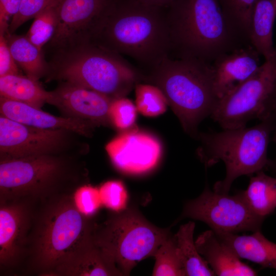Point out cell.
Returning a JSON list of instances; mask_svg holds the SVG:
<instances>
[{
    "label": "cell",
    "mask_w": 276,
    "mask_h": 276,
    "mask_svg": "<svg viewBox=\"0 0 276 276\" xmlns=\"http://www.w3.org/2000/svg\"><path fill=\"white\" fill-rule=\"evenodd\" d=\"M19 74V67L11 53L6 37L0 35V77Z\"/></svg>",
    "instance_id": "obj_34"
},
{
    "label": "cell",
    "mask_w": 276,
    "mask_h": 276,
    "mask_svg": "<svg viewBox=\"0 0 276 276\" xmlns=\"http://www.w3.org/2000/svg\"><path fill=\"white\" fill-rule=\"evenodd\" d=\"M60 2L37 15L26 35L40 49H42L53 37L58 22V6Z\"/></svg>",
    "instance_id": "obj_29"
},
{
    "label": "cell",
    "mask_w": 276,
    "mask_h": 276,
    "mask_svg": "<svg viewBox=\"0 0 276 276\" xmlns=\"http://www.w3.org/2000/svg\"><path fill=\"white\" fill-rule=\"evenodd\" d=\"M275 17L276 0H257L250 19V40L265 60L275 51L272 37Z\"/></svg>",
    "instance_id": "obj_21"
},
{
    "label": "cell",
    "mask_w": 276,
    "mask_h": 276,
    "mask_svg": "<svg viewBox=\"0 0 276 276\" xmlns=\"http://www.w3.org/2000/svg\"><path fill=\"white\" fill-rule=\"evenodd\" d=\"M29 213L22 204L1 205L0 209V262L8 266L19 256L27 232Z\"/></svg>",
    "instance_id": "obj_19"
},
{
    "label": "cell",
    "mask_w": 276,
    "mask_h": 276,
    "mask_svg": "<svg viewBox=\"0 0 276 276\" xmlns=\"http://www.w3.org/2000/svg\"><path fill=\"white\" fill-rule=\"evenodd\" d=\"M109 0H61L55 32L47 47L52 52L87 42L94 21Z\"/></svg>",
    "instance_id": "obj_13"
},
{
    "label": "cell",
    "mask_w": 276,
    "mask_h": 276,
    "mask_svg": "<svg viewBox=\"0 0 276 276\" xmlns=\"http://www.w3.org/2000/svg\"><path fill=\"white\" fill-rule=\"evenodd\" d=\"M1 115L17 122L42 129H62L87 135L90 125L86 120L76 118H62L52 115L28 104L0 98Z\"/></svg>",
    "instance_id": "obj_18"
},
{
    "label": "cell",
    "mask_w": 276,
    "mask_h": 276,
    "mask_svg": "<svg viewBox=\"0 0 276 276\" xmlns=\"http://www.w3.org/2000/svg\"><path fill=\"white\" fill-rule=\"evenodd\" d=\"M185 218L203 222L215 232L231 233L260 231L264 221L250 210L240 191L229 195L208 186L185 204L179 219Z\"/></svg>",
    "instance_id": "obj_9"
},
{
    "label": "cell",
    "mask_w": 276,
    "mask_h": 276,
    "mask_svg": "<svg viewBox=\"0 0 276 276\" xmlns=\"http://www.w3.org/2000/svg\"><path fill=\"white\" fill-rule=\"evenodd\" d=\"M140 2L152 6L167 8L173 0H138Z\"/></svg>",
    "instance_id": "obj_37"
},
{
    "label": "cell",
    "mask_w": 276,
    "mask_h": 276,
    "mask_svg": "<svg viewBox=\"0 0 276 276\" xmlns=\"http://www.w3.org/2000/svg\"><path fill=\"white\" fill-rule=\"evenodd\" d=\"M165 9L138 0H109L91 27L87 42L150 70L170 56Z\"/></svg>",
    "instance_id": "obj_1"
},
{
    "label": "cell",
    "mask_w": 276,
    "mask_h": 276,
    "mask_svg": "<svg viewBox=\"0 0 276 276\" xmlns=\"http://www.w3.org/2000/svg\"><path fill=\"white\" fill-rule=\"evenodd\" d=\"M272 120L271 140L276 146V113L271 117ZM268 169L271 170L276 176V155L273 159H270Z\"/></svg>",
    "instance_id": "obj_36"
},
{
    "label": "cell",
    "mask_w": 276,
    "mask_h": 276,
    "mask_svg": "<svg viewBox=\"0 0 276 276\" xmlns=\"http://www.w3.org/2000/svg\"><path fill=\"white\" fill-rule=\"evenodd\" d=\"M61 0H21L19 10L9 24V33L12 34L21 25L52 5Z\"/></svg>",
    "instance_id": "obj_32"
},
{
    "label": "cell",
    "mask_w": 276,
    "mask_h": 276,
    "mask_svg": "<svg viewBox=\"0 0 276 276\" xmlns=\"http://www.w3.org/2000/svg\"><path fill=\"white\" fill-rule=\"evenodd\" d=\"M240 192L250 210L263 220L276 209V176L258 172L251 175L247 189Z\"/></svg>",
    "instance_id": "obj_23"
},
{
    "label": "cell",
    "mask_w": 276,
    "mask_h": 276,
    "mask_svg": "<svg viewBox=\"0 0 276 276\" xmlns=\"http://www.w3.org/2000/svg\"><path fill=\"white\" fill-rule=\"evenodd\" d=\"M217 1L228 22L242 37L250 43V19L257 0Z\"/></svg>",
    "instance_id": "obj_26"
},
{
    "label": "cell",
    "mask_w": 276,
    "mask_h": 276,
    "mask_svg": "<svg viewBox=\"0 0 276 276\" xmlns=\"http://www.w3.org/2000/svg\"><path fill=\"white\" fill-rule=\"evenodd\" d=\"M5 36L14 60L26 76L38 81L48 74L49 65L42 49L34 45L26 36L9 32Z\"/></svg>",
    "instance_id": "obj_24"
},
{
    "label": "cell",
    "mask_w": 276,
    "mask_h": 276,
    "mask_svg": "<svg viewBox=\"0 0 276 276\" xmlns=\"http://www.w3.org/2000/svg\"><path fill=\"white\" fill-rule=\"evenodd\" d=\"M196 248L219 276H252L257 272L241 261L233 249L212 229L199 235L195 241Z\"/></svg>",
    "instance_id": "obj_17"
},
{
    "label": "cell",
    "mask_w": 276,
    "mask_h": 276,
    "mask_svg": "<svg viewBox=\"0 0 276 276\" xmlns=\"http://www.w3.org/2000/svg\"><path fill=\"white\" fill-rule=\"evenodd\" d=\"M102 204L116 212L126 208L128 195L123 183L119 180H109L100 188Z\"/></svg>",
    "instance_id": "obj_31"
},
{
    "label": "cell",
    "mask_w": 276,
    "mask_h": 276,
    "mask_svg": "<svg viewBox=\"0 0 276 276\" xmlns=\"http://www.w3.org/2000/svg\"><path fill=\"white\" fill-rule=\"evenodd\" d=\"M56 105L76 118L92 122H105L113 99L96 91L63 82L52 91Z\"/></svg>",
    "instance_id": "obj_16"
},
{
    "label": "cell",
    "mask_w": 276,
    "mask_h": 276,
    "mask_svg": "<svg viewBox=\"0 0 276 276\" xmlns=\"http://www.w3.org/2000/svg\"><path fill=\"white\" fill-rule=\"evenodd\" d=\"M21 0H0V35L9 32L10 19L18 12Z\"/></svg>",
    "instance_id": "obj_35"
},
{
    "label": "cell",
    "mask_w": 276,
    "mask_h": 276,
    "mask_svg": "<svg viewBox=\"0 0 276 276\" xmlns=\"http://www.w3.org/2000/svg\"><path fill=\"white\" fill-rule=\"evenodd\" d=\"M47 75L105 95L125 97L142 75L123 56L89 42L52 52Z\"/></svg>",
    "instance_id": "obj_4"
},
{
    "label": "cell",
    "mask_w": 276,
    "mask_h": 276,
    "mask_svg": "<svg viewBox=\"0 0 276 276\" xmlns=\"http://www.w3.org/2000/svg\"><path fill=\"white\" fill-rule=\"evenodd\" d=\"M61 170V162L51 154L1 158V198L12 199L39 194L53 183Z\"/></svg>",
    "instance_id": "obj_10"
},
{
    "label": "cell",
    "mask_w": 276,
    "mask_h": 276,
    "mask_svg": "<svg viewBox=\"0 0 276 276\" xmlns=\"http://www.w3.org/2000/svg\"><path fill=\"white\" fill-rule=\"evenodd\" d=\"M135 94L137 110L144 116L153 117L159 116L166 111L169 106L163 92L153 84H136Z\"/></svg>",
    "instance_id": "obj_27"
},
{
    "label": "cell",
    "mask_w": 276,
    "mask_h": 276,
    "mask_svg": "<svg viewBox=\"0 0 276 276\" xmlns=\"http://www.w3.org/2000/svg\"><path fill=\"white\" fill-rule=\"evenodd\" d=\"M270 118L250 127L223 129L220 132H199L197 155L205 167L220 161L226 168L224 178L215 183L214 191L228 194L234 180L268 169V147L271 138Z\"/></svg>",
    "instance_id": "obj_5"
},
{
    "label": "cell",
    "mask_w": 276,
    "mask_h": 276,
    "mask_svg": "<svg viewBox=\"0 0 276 276\" xmlns=\"http://www.w3.org/2000/svg\"><path fill=\"white\" fill-rule=\"evenodd\" d=\"M195 223L189 221L181 225L174 238L185 276H214V271L198 252L193 235Z\"/></svg>",
    "instance_id": "obj_25"
},
{
    "label": "cell",
    "mask_w": 276,
    "mask_h": 276,
    "mask_svg": "<svg viewBox=\"0 0 276 276\" xmlns=\"http://www.w3.org/2000/svg\"><path fill=\"white\" fill-rule=\"evenodd\" d=\"M215 233L233 249L240 259L276 270V243L268 240L261 231L254 232L249 235Z\"/></svg>",
    "instance_id": "obj_20"
},
{
    "label": "cell",
    "mask_w": 276,
    "mask_h": 276,
    "mask_svg": "<svg viewBox=\"0 0 276 276\" xmlns=\"http://www.w3.org/2000/svg\"><path fill=\"white\" fill-rule=\"evenodd\" d=\"M142 77L162 90L183 130L197 139L199 124L210 117L219 100L212 64L168 57Z\"/></svg>",
    "instance_id": "obj_3"
},
{
    "label": "cell",
    "mask_w": 276,
    "mask_h": 276,
    "mask_svg": "<svg viewBox=\"0 0 276 276\" xmlns=\"http://www.w3.org/2000/svg\"><path fill=\"white\" fill-rule=\"evenodd\" d=\"M74 204L85 216L93 214L102 204L99 190L89 186L81 187L75 194Z\"/></svg>",
    "instance_id": "obj_33"
},
{
    "label": "cell",
    "mask_w": 276,
    "mask_h": 276,
    "mask_svg": "<svg viewBox=\"0 0 276 276\" xmlns=\"http://www.w3.org/2000/svg\"><path fill=\"white\" fill-rule=\"evenodd\" d=\"M105 150L114 166L131 174L147 172L157 164L162 147L153 135L140 131L135 127L111 140Z\"/></svg>",
    "instance_id": "obj_12"
},
{
    "label": "cell",
    "mask_w": 276,
    "mask_h": 276,
    "mask_svg": "<svg viewBox=\"0 0 276 276\" xmlns=\"http://www.w3.org/2000/svg\"><path fill=\"white\" fill-rule=\"evenodd\" d=\"M167 8L171 58L212 63L223 54L251 44L228 22L217 0H173Z\"/></svg>",
    "instance_id": "obj_2"
},
{
    "label": "cell",
    "mask_w": 276,
    "mask_h": 276,
    "mask_svg": "<svg viewBox=\"0 0 276 276\" xmlns=\"http://www.w3.org/2000/svg\"><path fill=\"white\" fill-rule=\"evenodd\" d=\"M1 97L40 108L46 103L53 104L52 91H48L37 80L27 76L10 75L0 77Z\"/></svg>",
    "instance_id": "obj_22"
},
{
    "label": "cell",
    "mask_w": 276,
    "mask_h": 276,
    "mask_svg": "<svg viewBox=\"0 0 276 276\" xmlns=\"http://www.w3.org/2000/svg\"><path fill=\"white\" fill-rule=\"evenodd\" d=\"M69 131L34 127L1 116V158L51 154L62 146Z\"/></svg>",
    "instance_id": "obj_11"
},
{
    "label": "cell",
    "mask_w": 276,
    "mask_h": 276,
    "mask_svg": "<svg viewBox=\"0 0 276 276\" xmlns=\"http://www.w3.org/2000/svg\"><path fill=\"white\" fill-rule=\"evenodd\" d=\"M148 221L136 209L118 212L98 228L93 229L96 242L110 256L123 275H129L138 262L153 257L170 235Z\"/></svg>",
    "instance_id": "obj_6"
},
{
    "label": "cell",
    "mask_w": 276,
    "mask_h": 276,
    "mask_svg": "<svg viewBox=\"0 0 276 276\" xmlns=\"http://www.w3.org/2000/svg\"><path fill=\"white\" fill-rule=\"evenodd\" d=\"M276 113V48L258 71L233 91L219 99L210 117L223 129L246 126L254 119Z\"/></svg>",
    "instance_id": "obj_7"
},
{
    "label": "cell",
    "mask_w": 276,
    "mask_h": 276,
    "mask_svg": "<svg viewBox=\"0 0 276 276\" xmlns=\"http://www.w3.org/2000/svg\"><path fill=\"white\" fill-rule=\"evenodd\" d=\"M86 216L70 200L52 206L42 219L37 236L35 261L45 271H52L93 229Z\"/></svg>",
    "instance_id": "obj_8"
},
{
    "label": "cell",
    "mask_w": 276,
    "mask_h": 276,
    "mask_svg": "<svg viewBox=\"0 0 276 276\" xmlns=\"http://www.w3.org/2000/svg\"><path fill=\"white\" fill-rule=\"evenodd\" d=\"M260 54L249 44L223 54L211 64L215 93L220 99L252 77L259 69Z\"/></svg>",
    "instance_id": "obj_15"
},
{
    "label": "cell",
    "mask_w": 276,
    "mask_h": 276,
    "mask_svg": "<svg viewBox=\"0 0 276 276\" xmlns=\"http://www.w3.org/2000/svg\"><path fill=\"white\" fill-rule=\"evenodd\" d=\"M153 257L155 262L152 275L154 276H185L178 256L174 236L171 234L159 246Z\"/></svg>",
    "instance_id": "obj_28"
},
{
    "label": "cell",
    "mask_w": 276,
    "mask_h": 276,
    "mask_svg": "<svg viewBox=\"0 0 276 276\" xmlns=\"http://www.w3.org/2000/svg\"><path fill=\"white\" fill-rule=\"evenodd\" d=\"M137 109L129 99L125 97L112 100L109 109V118L118 129L126 131L133 127Z\"/></svg>",
    "instance_id": "obj_30"
},
{
    "label": "cell",
    "mask_w": 276,
    "mask_h": 276,
    "mask_svg": "<svg viewBox=\"0 0 276 276\" xmlns=\"http://www.w3.org/2000/svg\"><path fill=\"white\" fill-rule=\"evenodd\" d=\"M47 274L66 276L123 275L110 256L96 242L93 231Z\"/></svg>",
    "instance_id": "obj_14"
}]
</instances>
